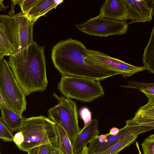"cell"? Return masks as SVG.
<instances>
[{"label": "cell", "instance_id": "obj_7", "mask_svg": "<svg viewBox=\"0 0 154 154\" xmlns=\"http://www.w3.org/2000/svg\"><path fill=\"white\" fill-rule=\"evenodd\" d=\"M129 24L126 21L97 16L91 18L82 23L76 24L75 26L78 29L87 34L106 37L110 35L125 34Z\"/></svg>", "mask_w": 154, "mask_h": 154}, {"label": "cell", "instance_id": "obj_15", "mask_svg": "<svg viewBox=\"0 0 154 154\" xmlns=\"http://www.w3.org/2000/svg\"><path fill=\"white\" fill-rule=\"evenodd\" d=\"M13 17L16 20L18 26L20 51L29 46L33 41V29L34 23L21 11Z\"/></svg>", "mask_w": 154, "mask_h": 154}, {"label": "cell", "instance_id": "obj_6", "mask_svg": "<svg viewBox=\"0 0 154 154\" xmlns=\"http://www.w3.org/2000/svg\"><path fill=\"white\" fill-rule=\"evenodd\" d=\"M58 104L48 110L49 118L63 128L68 134L72 143L81 130L79 125L76 102L65 97L53 94Z\"/></svg>", "mask_w": 154, "mask_h": 154}, {"label": "cell", "instance_id": "obj_31", "mask_svg": "<svg viewBox=\"0 0 154 154\" xmlns=\"http://www.w3.org/2000/svg\"><path fill=\"white\" fill-rule=\"evenodd\" d=\"M75 154H89L88 146L87 145L85 146Z\"/></svg>", "mask_w": 154, "mask_h": 154}, {"label": "cell", "instance_id": "obj_8", "mask_svg": "<svg viewBox=\"0 0 154 154\" xmlns=\"http://www.w3.org/2000/svg\"><path fill=\"white\" fill-rule=\"evenodd\" d=\"M86 52L87 56L91 61L98 65L119 72L124 78L146 70L144 66H138L131 65L99 51L87 48Z\"/></svg>", "mask_w": 154, "mask_h": 154}, {"label": "cell", "instance_id": "obj_36", "mask_svg": "<svg viewBox=\"0 0 154 154\" xmlns=\"http://www.w3.org/2000/svg\"><path fill=\"white\" fill-rule=\"evenodd\" d=\"M136 147L137 148V149L138 150L139 154H142V153L141 152L140 149L139 144L137 141L136 142Z\"/></svg>", "mask_w": 154, "mask_h": 154}, {"label": "cell", "instance_id": "obj_32", "mask_svg": "<svg viewBox=\"0 0 154 154\" xmlns=\"http://www.w3.org/2000/svg\"><path fill=\"white\" fill-rule=\"evenodd\" d=\"M5 56H8V55L0 45V58H3Z\"/></svg>", "mask_w": 154, "mask_h": 154}, {"label": "cell", "instance_id": "obj_33", "mask_svg": "<svg viewBox=\"0 0 154 154\" xmlns=\"http://www.w3.org/2000/svg\"><path fill=\"white\" fill-rule=\"evenodd\" d=\"M3 0H0V11H5L8 8V6L3 4Z\"/></svg>", "mask_w": 154, "mask_h": 154}, {"label": "cell", "instance_id": "obj_14", "mask_svg": "<svg viewBox=\"0 0 154 154\" xmlns=\"http://www.w3.org/2000/svg\"><path fill=\"white\" fill-rule=\"evenodd\" d=\"M99 122L97 119H92L88 125L81 129L72 143L74 154L78 152L99 135V131L98 128Z\"/></svg>", "mask_w": 154, "mask_h": 154}, {"label": "cell", "instance_id": "obj_30", "mask_svg": "<svg viewBox=\"0 0 154 154\" xmlns=\"http://www.w3.org/2000/svg\"><path fill=\"white\" fill-rule=\"evenodd\" d=\"M51 154H64L59 148L58 146H52Z\"/></svg>", "mask_w": 154, "mask_h": 154}, {"label": "cell", "instance_id": "obj_11", "mask_svg": "<svg viewBox=\"0 0 154 154\" xmlns=\"http://www.w3.org/2000/svg\"><path fill=\"white\" fill-rule=\"evenodd\" d=\"M98 17L120 21L130 20L128 8L124 0H106L100 9Z\"/></svg>", "mask_w": 154, "mask_h": 154}, {"label": "cell", "instance_id": "obj_20", "mask_svg": "<svg viewBox=\"0 0 154 154\" xmlns=\"http://www.w3.org/2000/svg\"><path fill=\"white\" fill-rule=\"evenodd\" d=\"M137 137L138 135H135L129 136L105 150L92 154H118L122 150L135 142Z\"/></svg>", "mask_w": 154, "mask_h": 154}, {"label": "cell", "instance_id": "obj_5", "mask_svg": "<svg viewBox=\"0 0 154 154\" xmlns=\"http://www.w3.org/2000/svg\"><path fill=\"white\" fill-rule=\"evenodd\" d=\"M0 91L7 106L22 116L26 109L25 95L4 58H0Z\"/></svg>", "mask_w": 154, "mask_h": 154}, {"label": "cell", "instance_id": "obj_3", "mask_svg": "<svg viewBox=\"0 0 154 154\" xmlns=\"http://www.w3.org/2000/svg\"><path fill=\"white\" fill-rule=\"evenodd\" d=\"M19 131L22 133L24 137L23 143L18 148L21 151L27 152L45 144L52 146H58L56 124L45 116L25 118Z\"/></svg>", "mask_w": 154, "mask_h": 154}, {"label": "cell", "instance_id": "obj_34", "mask_svg": "<svg viewBox=\"0 0 154 154\" xmlns=\"http://www.w3.org/2000/svg\"><path fill=\"white\" fill-rule=\"evenodd\" d=\"M27 152L28 154H37V147L35 148L28 151Z\"/></svg>", "mask_w": 154, "mask_h": 154}, {"label": "cell", "instance_id": "obj_16", "mask_svg": "<svg viewBox=\"0 0 154 154\" xmlns=\"http://www.w3.org/2000/svg\"><path fill=\"white\" fill-rule=\"evenodd\" d=\"M0 109L1 117L8 128L12 133L18 131L25 118L9 108L5 104L0 105Z\"/></svg>", "mask_w": 154, "mask_h": 154}, {"label": "cell", "instance_id": "obj_37", "mask_svg": "<svg viewBox=\"0 0 154 154\" xmlns=\"http://www.w3.org/2000/svg\"><path fill=\"white\" fill-rule=\"evenodd\" d=\"M0 154H1V153H0Z\"/></svg>", "mask_w": 154, "mask_h": 154}, {"label": "cell", "instance_id": "obj_13", "mask_svg": "<svg viewBox=\"0 0 154 154\" xmlns=\"http://www.w3.org/2000/svg\"><path fill=\"white\" fill-rule=\"evenodd\" d=\"M0 28L17 53L20 50V39L17 23L13 16L0 15Z\"/></svg>", "mask_w": 154, "mask_h": 154}, {"label": "cell", "instance_id": "obj_19", "mask_svg": "<svg viewBox=\"0 0 154 154\" xmlns=\"http://www.w3.org/2000/svg\"><path fill=\"white\" fill-rule=\"evenodd\" d=\"M56 128L58 135V146L60 149L64 154H74L71 141L66 132L57 124H56Z\"/></svg>", "mask_w": 154, "mask_h": 154}, {"label": "cell", "instance_id": "obj_21", "mask_svg": "<svg viewBox=\"0 0 154 154\" xmlns=\"http://www.w3.org/2000/svg\"><path fill=\"white\" fill-rule=\"evenodd\" d=\"M120 87L125 88L138 89L144 94L148 92L152 88L154 87V83H144L140 82L131 81L128 82V85H121Z\"/></svg>", "mask_w": 154, "mask_h": 154}, {"label": "cell", "instance_id": "obj_23", "mask_svg": "<svg viewBox=\"0 0 154 154\" xmlns=\"http://www.w3.org/2000/svg\"><path fill=\"white\" fill-rule=\"evenodd\" d=\"M39 1V0H11L15 5L18 4L20 6L22 12L24 14H27Z\"/></svg>", "mask_w": 154, "mask_h": 154}, {"label": "cell", "instance_id": "obj_1", "mask_svg": "<svg viewBox=\"0 0 154 154\" xmlns=\"http://www.w3.org/2000/svg\"><path fill=\"white\" fill-rule=\"evenodd\" d=\"M87 48L82 42L71 38L61 41L53 46L51 58L62 75L101 81L120 73L98 65L87 56Z\"/></svg>", "mask_w": 154, "mask_h": 154}, {"label": "cell", "instance_id": "obj_35", "mask_svg": "<svg viewBox=\"0 0 154 154\" xmlns=\"http://www.w3.org/2000/svg\"><path fill=\"white\" fill-rule=\"evenodd\" d=\"M4 104H5V103L0 91V105Z\"/></svg>", "mask_w": 154, "mask_h": 154}, {"label": "cell", "instance_id": "obj_17", "mask_svg": "<svg viewBox=\"0 0 154 154\" xmlns=\"http://www.w3.org/2000/svg\"><path fill=\"white\" fill-rule=\"evenodd\" d=\"M63 1L54 0H39L25 15L35 23L40 17L45 15L49 11L56 8Z\"/></svg>", "mask_w": 154, "mask_h": 154}, {"label": "cell", "instance_id": "obj_25", "mask_svg": "<svg viewBox=\"0 0 154 154\" xmlns=\"http://www.w3.org/2000/svg\"><path fill=\"white\" fill-rule=\"evenodd\" d=\"M0 45L8 55V56L13 55L17 53L10 44L4 34L0 28Z\"/></svg>", "mask_w": 154, "mask_h": 154}, {"label": "cell", "instance_id": "obj_26", "mask_svg": "<svg viewBox=\"0 0 154 154\" xmlns=\"http://www.w3.org/2000/svg\"><path fill=\"white\" fill-rule=\"evenodd\" d=\"M79 114L81 119L83 120L85 127L91 122L92 114L89 109L86 107H84L80 110Z\"/></svg>", "mask_w": 154, "mask_h": 154}, {"label": "cell", "instance_id": "obj_2", "mask_svg": "<svg viewBox=\"0 0 154 154\" xmlns=\"http://www.w3.org/2000/svg\"><path fill=\"white\" fill-rule=\"evenodd\" d=\"M45 48L33 41L10 56L8 63L25 96L45 90L48 84Z\"/></svg>", "mask_w": 154, "mask_h": 154}, {"label": "cell", "instance_id": "obj_38", "mask_svg": "<svg viewBox=\"0 0 154 154\" xmlns=\"http://www.w3.org/2000/svg\"><path fill=\"white\" fill-rule=\"evenodd\" d=\"M0 149H1V148H0Z\"/></svg>", "mask_w": 154, "mask_h": 154}, {"label": "cell", "instance_id": "obj_29", "mask_svg": "<svg viewBox=\"0 0 154 154\" xmlns=\"http://www.w3.org/2000/svg\"><path fill=\"white\" fill-rule=\"evenodd\" d=\"M119 131V129L118 128L113 127L111 128L109 133L107 134L106 135L108 136L109 135H115L118 134Z\"/></svg>", "mask_w": 154, "mask_h": 154}, {"label": "cell", "instance_id": "obj_24", "mask_svg": "<svg viewBox=\"0 0 154 154\" xmlns=\"http://www.w3.org/2000/svg\"><path fill=\"white\" fill-rule=\"evenodd\" d=\"M141 145L143 154H154V134L145 138Z\"/></svg>", "mask_w": 154, "mask_h": 154}, {"label": "cell", "instance_id": "obj_9", "mask_svg": "<svg viewBox=\"0 0 154 154\" xmlns=\"http://www.w3.org/2000/svg\"><path fill=\"white\" fill-rule=\"evenodd\" d=\"M129 11L131 22L145 23L152 20L154 0H124Z\"/></svg>", "mask_w": 154, "mask_h": 154}, {"label": "cell", "instance_id": "obj_4", "mask_svg": "<svg viewBox=\"0 0 154 154\" xmlns=\"http://www.w3.org/2000/svg\"><path fill=\"white\" fill-rule=\"evenodd\" d=\"M100 81L79 77L62 75L57 88L67 98L91 102L104 94Z\"/></svg>", "mask_w": 154, "mask_h": 154}, {"label": "cell", "instance_id": "obj_18", "mask_svg": "<svg viewBox=\"0 0 154 154\" xmlns=\"http://www.w3.org/2000/svg\"><path fill=\"white\" fill-rule=\"evenodd\" d=\"M143 66L149 72L154 73V27L150 33V36L148 44L143 54Z\"/></svg>", "mask_w": 154, "mask_h": 154}, {"label": "cell", "instance_id": "obj_12", "mask_svg": "<svg viewBox=\"0 0 154 154\" xmlns=\"http://www.w3.org/2000/svg\"><path fill=\"white\" fill-rule=\"evenodd\" d=\"M125 122L127 126L154 127V100H149L146 104L139 108L132 119Z\"/></svg>", "mask_w": 154, "mask_h": 154}, {"label": "cell", "instance_id": "obj_22", "mask_svg": "<svg viewBox=\"0 0 154 154\" xmlns=\"http://www.w3.org/2000/svg\"><path fill=\"white\" fill-rule=\"evenodd\" d=\"M14 135L6 125L1 117H0V139L4 141H13Z\"/></svg>", "mask_w": 154, "mask_h": 154}, {"label": "cell", "instance_id": "obj_10", "mask_svg": "<svg viewBox=\"0 0 154 154\" xmlns=\"http://www.w3.org/2000/svg\"><path fill=\"white\" fill-rule=\"evenodd\" d=\"M154 127L150 126H125L119 129L118 134L109 135L107 137L106 142L94 145L89 144L88 146L89 154L100 152L112 145L131 135L139 134L153 129Z\"/></svg>", "mask_w": 154, "mask_h": 154}, {"label": "cell", "instance_id": "obj_27", "mask_svg": "<svg viewBox=\"0 0 154 154\" xmlns=\"http://www.w3.org/2000/svg\"><path fill=\"white\" fill-rule=\"evenodd\" d=\"M52 146L45 144L37 147V154H51Z\"/></svg>", "mask_w": 154, "mask_h": 154}, {"label": "cell", "instance_id": "obj_28", "mask_svg": "<svg viewBox=\"0 0 154 154\" xmlns=\"http://www.w3.org/2000/svg\"><path fill=\"white\" fill-rule=\"evenodd\" d=\"M24 137L22 133L18 131L14 136L13 141L18 148L23 143Z\"/></svg>", "mask_w": 154, "mask_h": 154}]
</instances>
